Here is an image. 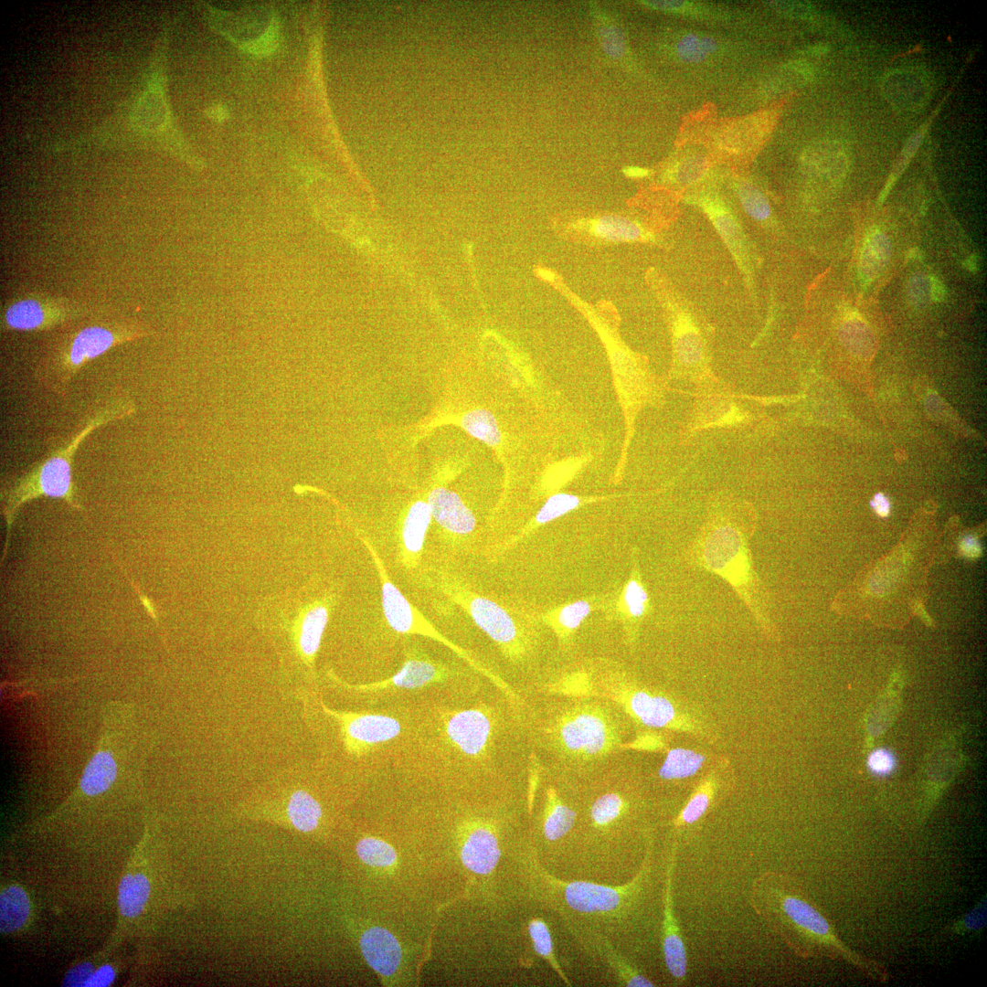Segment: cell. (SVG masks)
<instances>
[{
	"instance_id": "2e32d148",
	"label": "cell",
	"mask_w": 987,
	"mask_h": 987,
	"mask_svg": "<svg viewBox=\"0 0 987 987\" xmlns=\"http://www.w3.org/2000/svg\"><path fill=\"white\" fill-rule=\"evenodd\" d=\"M675 859V846L666 872L663 894V951L665 965L677 982H684L687 971V956L680 929L674 913L672 876Z\"/></svg>"
},
{
	"instance_id": "74e56055",
	"label": "cell",
	"mask_w": 987,
	"mask_h": 987,
	"mask_svg": "<svg viewBox=\"0 0 987 987\" xmlns=\"http://www.w3.org/2000/svg\"><path fill=\"white\" fill-rule=\"evenodd\" d=\"M528 930L536 951L549 961L550 965L557 970L561 977H563V973L559 971V967L553 955L552 939L545 922L540 919H533L529 923Z\"/></svg>"
},
{
	"instance_id": "603a6c76",
	"label": "cell",
	"mask_w": 987,
	"mask_h": 987,
	"mask_svg": "<svg viewBox=\"0 0 987 987\" xmlns=\"http://www.w3.org/2000/svg\"><path fill=\"white\" fill-rule=\"evenodd\" d=\"M599 601L600 600L595 599H581L568 602L547 610L543 614L542 620L554 631L562 643H568L585 619L599 605Z\"/></svg>"
},
{
	"instance_id": "836d02e7",
	"label": "cell",
	"mask_w": 987,
	"mask_h": 987,
	"mask_svg": "<svg viewBox=\"0 0 987 987\" xmlns=\"http://www.w3.org/2000/svg\"><path fill=\"white\" fill-rule=\"evenodd\" d=\"M356 852L364 863L372 866H389L397 858L396 852L388 844L373 837L359 841Z\"/></svg>"
},
{
	"instance_id": "e0dca14e",
	"label": "cell",
	"mask_w": 987,
	"mask_h": 987,
	"mask_svg": "<svg viewBox=\"0 0 987 987\" xmlns=\"http://www.w3.org/2000/svg\"><path fill=\"white\" fill-rule=\"evenodd\" d=\"M67 318L62 307L37 299H22L5 310L2 327L5 330L37 331L60 324Z\"/></svg>"
},
{
	"instance_id": "ac0fdd59",
	"label": "cell",
	"mask_w": 987,
	"mask_h": 987,
	"mask_svg": "<svg viewBox=\"0 0 987 987\" xmlns=\"http://www.w3.org/2000/svg\"><path fill=\"white\" fill-rule=\"evenodd\" d=\"M674 354L678 371L689 379L706 375L703 340L688 316L682 314L674 324Z\"/></svg>"
},
{
	"instance_id": "9a60e30c",
	"label": "cell",
	"mask_w": 987,
	"mask_h": 987,
	"mask_svg": "<svg viewBox=\"0 0 987 987\" xmlns=\"http://www.w3.org/2000/svg\"><path fill=\"white\" fill-rule=\"evenodd\" d=\"M631 557L630 576L614 600L613 612L623 624L629 640L634 642L642 621L651 612L652 605L640 572L637 553L632 554Z\"/></svg>"
},
{
	"instance_id": "681fc988",
	"label": "cell",
	"mask_w": 987,
	"mask_h": 987,
	"mask_svg": "<svg viewBox=\"0 0 987 987\" xmlns=\"http://www.w3.org/2000/svg\"><path fill=\"white\" fill-rule=\"evenodd\" d=\"M637 743L639 744L635 745V748L649 750L659 749L663 746L662 741L658 738L653 737H643L638 740Z\"/></svg>"
},
{
	"instance_id": "4316f807",
	"label": "cell",
	"mask_w": 987,
	"mask_h": 987,
	"mask_svg": "<svg viewBox=\"0 0 987 987\" xmlns=\"http://www.w3.org/2000/svg\"><path fill=\"white\" fill-rule=\"evenodd\" d=\"M575 819L576 812L560 801L553 789L547 790L543 823L545 836L553 841L563 837L572 828Z\"/></svg>"
},
{
	"instance_id": "8d00e7d4",
	"label": "cell",
	"mask_w": 987,
	"mask_h": 987,
	"mask_svg": "<svg viewBox=\"0 0 987 987\" xmlns=\"http://www.w3.org/2000/svg\"><path fill=\"white\" fill-rule=\"evenodd\" d=\"M738 196L746 213L752 218L761 221L770 215L769 205L763 194L748 183L738 186Z\"/></svg>"
},
{
	"instance_id": "44dd1931",
	"label": "cell",
	"mask_w": 987,
	"mask_h": 987,
	"mask_svg": "<svg viewBox=\"0 0 987 987\" xmlns=\"http://www.w3.org/2000/svg\"><path fill=\"white\" fill-rule=\"evenodd\" d=\"M362 953L377 972L389 976L395 972L401 959V950L396 938L383 928L366 930L360 939Z\"/></svg>"
},
{
	"instance_id": "9c48e42d",
	"label": "cell",
	"mask_w": 987,
	"mask_h": 987,
	"mask_svg": "<svg viewBox=\"0 0 987 987\" xmlns=\"http://www.w3.org/2000/svg\"><path fill=\"white\" fill-rule=\"evenodd\" d=\"M321 706L337 723L344 748L351 756L362 757L391 741L401 731L399 721L391 716L339 711L329 708L323 702Z\"/></svg>"
},
{
	"instance_id": "816d5d0a",
	"label": "cell",
	"mask_w": 987,
	"mask_h": 987,
	"mask_svg": "<svg viewBox=\"0 0 987 987\" xmlns=\"http://www.w3.org/2000/svg\"><path fill=\"white\" fill-rule=\"evenodd\" d=\"M623 174L629 177L638 178L645 176L648 171L638 166H627L623 169Z\"/></svg>"
},
{
	"instance_id": "d590c367",
	"label": "cell",
	"mask_w": 987,
	"mask_h": 987,
	"mask_svg": "<svg viewBox=\"0 0 987 987\" xmlns=\"http://www.w3.org/2000/svg\"><path fill=\"white\" fill-rule=\"evenodd\" d=\"M624 800L617 793H607L598 798L590 809V817L599 826H605L616 820L625 809Z\"/></svg>"
},
{
	"instance_id": "ee69618b",
	"label": "cell",
	"mask_w": 987,
	"mask_h": 987,
	"mask_svg": "<svg viewBox=\"0 0 987 987\" xmlns=\"http://www.w3.org/2000/svg\"><path fill=\"white\" fill-rule=\"evenodd\" d=\"M714 221L719 229L720 233L727 239V242L736 245L738 243V230L734 220L726 212L716 211L711 212Z\"/></svg>"
},
{
	"instance_id": "60d3db41",
	"label": "cell",
	"mask_w": 987,
	"mask_h": 987,
	"mask_svg": "<svg viewBox=\"0 0 987 987\" xmlns=\"http://www.w3.org/2000/svg\"><path fill=\"white\" fill-rule=\"evenodd\" d=\"M986 925V902L982 901L975 906L963 918L950 926L953 933L962 934L978 931Z\"/></svg>"
},
{
	"instance_id": "484cf974",
	"label": "cell",
	"mask_w": 987,
	"mask_h": 987,
	"mask_svg": "<svg viewBox=\"0 0 987 987\" xmlns=\"http://www.w3.org/2000/svg\"><path fill=\"white\" fill-rule=\"evenodd\" d=\"M150 883L141 873L126 875L119 886L118 905L120 912L127 918L138 916L148 900Z\"/></svg>"
},
{
	"instance_id": "83f0119b",
	"label": "cell",
	"mask_w": 987,
	"mask_h": 987,
	"mask_svg": "<svg viewBox=\"0 0 987 987\" xmlns=\"http://www.w3.org/2000/svg\"><path fill=\"white\" fill-rule=\"evenodd\" d=\"M286 812L292 824L301 832L314 830L322 817L319 802L302 790L295 791L290 796Z\"/></svg>"
},
{
	"instance_id": "ffe728a7",
	"label": "cell",
	"mask_w": 987,
	"mask_h": 987,
	"mask_svg": "<svg viewBox=\"0 0 987 987\" xmlns=\"http://www.w3.org/2000/svg\"><path fill=\"white\" fill-rule=\"evenodd\" d=\"M884 95L900 110H918L925 104L929 87L925 76L916 70H895L883 82Z\"/></svg>"
},
{
	"instance_id": "f5cc1de1",
	"label": "cell",
	"mask_w": 987,
	"mask_h": 987,
	"mask_svg": "<svg viewBox=\"0 0 987 987\" xmlns=\"http://www.w3.org/2000/svg\"><path fill=\"white\" fill-rule=\"evenodd\" d=\"M539 275L542 278H544L545 280H547V281H553L554 278H555V275L553 273H551L548 271H545V270H540Z\"/></svg>"
},
{
	"instance_id": "f907efd6",
	"label": "cell",
	"mask_w": 987,
	"mask_h": 987,
	"mask_svg": "<svg viewBox=\"0 0 987 987\" xmlns=\"http://www.w3.org/2000/svg\"><path fill=\"white\" fill-rule=\"evenodd\" d=\"M646 3L653 8L663 10H675L683 6V2L679 1H650Z\"/></svg>"
},
{
	"instance_id": "7bdbcfd3",
	"label": "cell",
	"mask_w": 987,
	"mask_h": 987,
	"mask_svg": "<svg viewBox=\"0 0 987 987\" xmlns=\"http://www.w3.org/2000/svg\"><path fill=\"white\" fill-rule=\"evenodd\" d=\"M93 971V965L90 962L78 964L67 972L62 985L68 987L85 986L86 982Z\"/></svg>"
},
{
	"instance_id": "4dcf8cb0",
	"label": "cell",
	"mask_w": 987,
	"mask_h": 987,
	"mask_svg": "<svg viewBox=\"0 0 987 987\" xmlns=\"http://www.w3.org/2000/svg\"><path fill=\"white\" fill-rule=\"evenodd\" d=\"M589 229L594 236L611 241H631L642 237L638 225L616 216L594 219L589 223Z\"/></svg>"
},
{
	"instance_id": "e575fe53",
	"label": "cell",
	"mask_w": 987,
	"mask_h": 987,
	"mask_svg": "<svg viewBox=\"0 0 987 987\" xmlns=\"http://www.w3.org/2000/svg\"><path fill=\"white\" fill-rule=\"evenodd\" d=\"M888 253V241L883 234L876 233L869 238L863 255V271L867 277L873 278L880 271L886 262Z\"/></svg>"
},
{
	"instance_id": "ba28073f",
	"label": "cell",
	"mask_w": 987,
	"mask_h": 987,
	"mask_svg": "<svg viewBox=\"0 0 987 987\" xmlns=\"http://www.w3.org/2000/svg\"><path fill=\"white\" fill-rule=\"evenodd\" d=\"M141 335L142 333L122 328L87 326L78 331L57 356L42 365L37 378L47 387L61 394L85 364L111 347Z\"/></svg>"
},
{
	"instance_id": "bcb514c9",
	"label": "cell",
	"mask_w": 987,
	"mask_h": 987,
	"mask_svg": "<svg viewBox=\"0 0 987 987\" xmlns=\"http://www.w3.org/2000/svg\"><path fill=\"white\" fill-rule=\"evenodd\" d=\"M114 970L110 965H103L94 971L85 983V987H105L114 980Z\"/></svg>"
},
{
	"instance_id": "f35d334b",
	"label": "cell",
	"mask_w": 987,
	"mask_h": 987,
	"mask_svg": "<svg viewBox=\"0 0 987 987\" xmlns=\"http://www.w3.org/2000/svg\"><path fill=\"white\" fill-rule=\"evenodd\" d=\"M716 49L715 41L707 37H698L694 34L685 36L678 44V54L681 58L691 62L703 60L709 53Z\"/></svg>"
},
{
	"instance_id": "d4e9b609",
	"label": "cell",
	"mask_w": 987,
	"mask_h": 987,
	"mask_svg": "<svg viewBox=\"0 0 987 987\" xmlns=\"http://www.w3.org/2000/svg\"><path fill=\"white\" fill-rule=\"evenodd\" d=\"M29 915V900L18 886H10L0 896V930L13 932L21 928Z\"/></svg>"
},
{
	"instance_id": "8992f818",
	"label": "cell",
	"mask_w": 987,
	"mask_h": 987,
	"mask_svg": "<svg viewBox=\"0 0 987 987\" xmlns=\"http://www.w3.org/2000/svg\"><path fill=\"white\" fill-rule=\"evenodd\" d=\"M360 539L366 545L376 567L381 589V607L387 625L397 633L419 635L440 642L449 648L472 667L486 675L504 693L512 692L507 685L494 674L459 645L447 639L426 617L407 599L391 580L388 572L373 545L364 536Z\"/></svg>"
},
{
	"instance_id": "4fadbf2b",
	"label": "cell",
	"mask_w": 987,
	"mask_h": 987,
	"mask_svg": "<svg viewBox=\"0 0 987 987\" xmlns=\"http://www.w3.org/2000/svg\"><path fill=\"white\" fill-rule=\"evenodd\" d=\"M427 501L445 541L458 545L473 533L476 519L455 492L437 486L430 491Z\"/></svg>"
},
{
	"instance_id": "f1b7e54d",
	"label": "cell",
	"mask_w": 987,
	"mask_h": 987,
	"mask_svg": "<svg viewBox=\"0 0 987 987\" xmlns=\"http://www.w3.org/2000/svg\"><path fill=\"white\" fill-rule=\"evenodd\" d=\"M581 504V497L575 494L558 493L551 495L538 510L533 521L530 522L518 536L509 541V543L516 542L519 538L530 534L536 527L565 515L578 508Z\"/></svg>"
},
{
	"instance_id": "7c38bea8",
	"label": "cell",
	"mask_w": 987,
	"mask_h": 987,
	"mask_svg": "<svg viewBox=\"0 0 987 987\" xmlns=\"http://www.w3.org/2000/svg\"><path fill=\"white\" fill-rule=\"evenodd\" d=\"M442 732L455 750L472 759H481L492 744L494 720L483 706L449 711L442 718Z\"/></svg>"
},
{
	"instance_id": "c3c4849f",
	"label": "cell",
	"mask_w": 987,
	"mask_h": 987,
	"mask_svg": "<svg viewBox=\"0 0 987 987\" xmlns=\"http://www.w3.org/2000/svg\"><path fill=\"white\" fill-rule=\"evenodd\" d=\"M871 504L874 510L878 515L882 517H886L888 515L890 511V504L887 498L883 494L879 493L876 494Z\"/></svg>"
},
{
	"instance_id": "5b68a950",
	"label": "cell",
	"mask_w": 987,
	"mask_h": 987,
	"mask_svg": "<svg viewBox=\"0 0 987 987\" xmlns=\"http://www.w3.org/2000/svg\"><path fill=\"white\" fill-rule=\"evenodd\" d=\"M557 754L577 762L600 759L621 746V733L610 709L599 702L566 706L545 729Z\"/></svg>"
},
{
	"instance_id": "8fae6325",
	"label": "cell",
	"mask_w": 987,
	"mask_h": 987,
	"mask_svg": "<svg viewBox=\"0 0 987 987\" xmlns=\"http://www.w3.org/2000/svg\"><path fill=\"white\" fill-rule=\"evenodd\" d=\"M639 874L626 885L606 886L589 882L564 883L544 875L553 886L563 892L567 904L574 910L584 913L613 911L631 900L641 888L642 881L647 873L648 859Z\"/></svg>"
},
{
	"instance_id": "d6986e66",
	"label": "cell",
	"mask_w": 987,
	"mask_h": 987,
	"mask_svg": "<svg viewBox=\"0 0 987 987\" xmlns=\"http://www.w3.org/2000/svg\"><path fill=\"white\" fill-rule=\"evenodd\" d=\"M334 597L325 596L313 602L302 614L296 632L299 654L313 668L324 631L329 621Z\"/></svg>"
},
{
	"instance_id": "277c9868",
	"label": "cell",
	"mask_w": 987,
	"mask_h": 987,
	"mask_svg": "<svg viewBox=\"0 0 987 987\" xmlns=\"http://www.w3.org/2000/svg\"><path fill=\"white\" fill-rule=\"evenodd\" d=\"M421 582L462 609L513 663L523 662L533 648V631L512 609L474 590L462 577L444 568L420 576Z\"/></svg>"
},
{
	"instance_id": "7dc6e473",
	"label": "cell",
	"mask_w": 987,
	"mask_h": 987,
	"mask_svg": "<svg viewBox=\"0 0 987 987\" xmlns=\"http://www.w3.org/2000/svg\"><path fill=\"white\" fill-rule=\"evenodd\" d=\"M960 550L962 556L970 558H976L982 554V547L978 540L972 536H966L960 544Z\"/></svg>"
},
{
	"instance_id": "3957f363",
	"label": "cell",
	"mask_w": 987,
	"mask_h": 987,
	"mask_svg": "<svg viewBox=\"0 0 987 987\" xmlns=\"http://www.w3.org/2000/svg\"><path fill=\"white\" fill-rule=\"evenodd\" d=\"M134 408L129 404H113L97 411L85 426L73 435L70 440L35 463L8 487L1 491L2 515L5 523V538L1 556V566L5 559L11 537V530L20 507L38 497L64 500L70 507L81 510L75 500L72 477L73 456L80 442L95 429L110 421L127 417Z\"/></svg>"
},
{
	"instance_id": "1f68e13d",
	"label": "cell",
	"mask_w": 987,
	"mask_h": 987,
	"mask_svg": "<svg viewBox=\"0 0 987 987\" xmlns=\"http://www.w3.org/2000/svg\"><path fill=\"white\" fill-rule=\"evenodd\" d=\"M715 791L716 782L711 776L703 780L679 813L675 825H689L699 820L708 809Z\"/></svg>"
},
{
	"instance_id": "d6a6232c",
	"label": "cell",
	"mask_w": 987,
	"mask_h": 987,
	"mask_svg": "<svg viewBox=\"0 0 987 987\" xmlns=\"http://www.w3.org/2000/svg\"><path fill=\"white\" fill-rule=\"evenodd\" d=\"M462 425L470 435L490 446H495L501 440L497 421L486 409H474L466 413L462 419Z\"/></svg>"
},
{
	"instance_id": "f6af8a7d",
	"label": "cell",
	"mask_w": 987,
	"mask_h": 987,
	"mask_svg": "<svg viewBox=\"0 0 987 987\" xmlns=\"http://www.w3.org/2000/svg\"><path fill=\"white\" fill-rule=\"evenodd\" d=\"M603 33L604 48L610 56L620 58L624 50L623 39L615 28H606Z\"/></svg>"
},
{
	"instance_id": "5bb4252c",
	"label": "cell",
	"mask_w": 987,
	"mask_h": 987,
	"mask_svg": "<svg viewBox=\"0 0 987 987\" xmlns=\"http://www.w3.org/2000/svg\"><path fill=\"white\" fill-rule=\"evenodd\" d=\"M431 519L430 504L424 500L413 502L402 517L396 533L397 557L407 571L419 567Z\"/></svg>"
},
{
	"instance_id": "30bf717a",
	"label": "cell",
	"mask_w": 987,
	"mask_h": 987,
	"mask_svg": "<svg viewBox=\"0 0 987 987\" xmlns=\"http://www.w3.org/2000/svg\"><path fill=\"white\" fill-rule=\"evenodd\" d=\"M452 669L429 655L416 643L404 649V661L392 676L363 685H350L334 677L342 686L357 693H378L398 689L414 690L443 683L452 675Z\"/></svg>"
},
{
	"instance_id": "7402d4cb",
	"label": "cell",
	"mask_w": 987,
	"mask_h": 987,
	"mask_svg": "<svg viewBox=\"0 0 987 987\" xmlns=\"http://www.w3.org/2000/svg\"><path fill=\"white\" fill-rule=\"evenodd\" d=\"M461 857L472 872L489 874L500 857L498 842L492 830L483 825L473 827L462 848Z\"/></svg>"
},
{
	"instance_id": "6da1fadb",
	"label": "cell",
	"mask_w": 987,
	"mask_h": 987,
	"mask_svg": "<svg viewBox=\"0 0 987 987\" xmlns=\"http://www.w3.org/2000/svg\"><path fill=\"white\" fill-rule=\"evenodd\" d=\"M757 513L747 501L731 495L711 499L706 518L687 548V562L724 579L768 636L774 629L769 595L752 557L750 539Z\"/></svg>"
},
{
	"instance_id": "ab89813d",
	"label": "cell",
	"mask_w": 987,
	"mask_h": 987,
	"mask_svg": "<svg viewBox=\"0 0 987 987\" xmlns=\"http://www.w3.org/2000/svg\"><path fill=\"white\" fill-rule=\"evenodd\" d=\"M605 949L609 962L615 969L625 985L631 987H652L654 985L650 980L640 974L631 964L623 960L621 956L615 953L610 947L607 948L606 946Z\"/></svg>"
},
{
	"instance_id": "b9f144b4",
	"label": "cell",
	"mask_w": 987,
	"mask_h": 987,
	"mask_svg": "<svg viewBox=\"0 0 987 987\" xmlns=\"http://www.w3.org/2000/svg\"><path fill=\"white\" fill-rule=\"evenodd\" d=\"M867 767L876 776H887L896 767L895 756L886 748H876L868 756Z\"/></svg>"
},
{
	"instance_id": "7a4b0ae2",
	"label": "cell",
	"mask_w": 987,
	"mask_h": 987,
	"mask_svg": "<svg viewBox=\"0 0 987 987\" xmlns=\"http://www.w3.org/2000/svg\"><path fill=\"white\" fill-rule=\"evenodd\" d=\"M763 883L756 889L759 909L797 953L841 958L873 979L884 980L883 968L849 950L827 919L789 885L780 880Z\"/></svg>"
},
{
	"instance_id": "cb8c5ba5",
	"label": "cell",
	"mask_w": 987,
	"mask_h": 987,
	"mask_svg": "<svg viewBox=\"0 0 987 987\" xmlns=\"http://www.w3.org/2000/svg\"><path fill=\"white\" fill-rule=\"evenodd\" d=\"M116 776L117 764L112 753L101 748L87 763L80 786L85 794L98 795L110 788Z\"/></svg>"
},
{
	"instance_id": "f546056e",
	"label": "cell",
	"mask_w": 987,
	"mask_h": 987,
	"mask_svg": "<svg viewBox=\"0 0 987 987\" xmlns=\"http://www.w3.org/2000/svg\"><path fill=\"white\" fill-rule=\"evenodd\" d=\"M706 761L703 754L683 748L668 751L659 769V776L664 780H679L695 775Z\"/></svg>"
},
{
	"instance_id": "52a82bcc",
	"label": "cell",
	"mask_w": 987,
	"mask_h": 987,
	"mask_svg": "<svg viewBox=\"0 0 987 987\" xmlns=\"http://www.w3.org/2000/svg\"><path fill=\"white\" fill-rule=\"evenodd\" d=\"M589 693L619 704L632 718L652 727L681 731L693 730V724L668 697L653 692L621 674H605Z\"/></svg>"
}]
</instances>
